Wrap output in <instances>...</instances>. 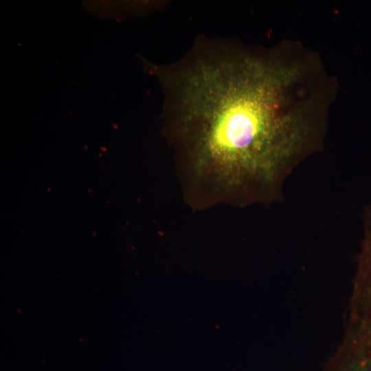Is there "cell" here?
<instances>
[{
  "mask_svg": "<svg viewBox=\"0 0 371 371\" xmlns=\"http://www.w3.org/2000/svg\"><path fill=\"white\" fill-rule=\"evenodd\" d=\"M362 223L363 238L340 345L371 355V203L364 209Z\"/></svg>",
  "mask_w": 371,
  "mask_h": 371,
  "instance_id": "cell-2",
  "label": "cell"
},
{
  "mask_svg": "<svg viewBox=\"0 0 371 371\" xmlns=\"http://www.w3.org/2000/svg\"><path fill=\"white\" fill-rule=\"evenodd\" d=\"M200 45L164 77L173 132L196 179L240 203L272 201L317 145L297 66Z\"/></svg>",
  "mask_w": 371,
  "mask_h": 371,
  "instance_id": "cell-1",
  "label": "cell"
}]
</instances>
